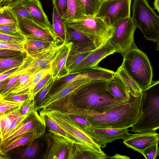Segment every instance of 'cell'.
Wrapping results in <instances>:
<instances>
[{
	"instance_id": "cell-34",
	"label": "cell",
	"mask_w": 159,
	"mask_h": 159,
	"mask_svg": "<svg viewBox=\"0 0 159 159\" xmlns=\"http://www.w3.org/2000/svg\"><path fill=\"white\" fill-rule=\"evenodd\" d=\"M52 25L58 38L62 42L65 41L66 39V31L64 20L55 7L53 6Z\"/></svg>"
},
{
	"instance_id": "cell-43",
	"label": "cell",
	"mask_w": 159,
	"mask_h": 159,
	"mask_svg": "<svg viewBox=\"0 0 159 159\" xmlns=\"http://www.w3.org/2000/svg\"><path fill=\"white\" fill-rule=\"evenodd\" d=\"M36 111L34 98L25 102L20 107V112L22 116H28Z\"/></svg>"
},
{
	"instance_id": "cell-25",
	"label": "cell",
	"mask_w": 159,
	"mask_h": 159,
	"mask_svg": "<svg viewBox=\"0 0 159 159\" xmlns=\"http://www.w3.org/2000/svg\"><path fill=\"white\" fill-rule=\"evenodd\" d=\"M42 146V141L39 138L28 145L16 148L10 152H13L14 158H36L40 154Z\"/></svg>"
},
{
	"instance_id": "cell-37",
	"label": "cell",
	"mask_w": 159,
	"mask_h": 159,
	"mask_svg": "<svg viewBox=\"0 0 159 159\" xmlns=\"http://www.w3.org/2000/svg\"><path fill=\"white\" fill-rule=\"evenodd\" d=\"M93 50L86 51L74 54L69 53L66 63V67L69 71Z\"/></svg>"
},
{
	"instance_id": "cell-22",
	"label": "cell",
	"mask_w": 159,
	"mask_h": 159,
	"mask_svg": "<svg viewBox=\"0 0 159 159\" xmlns=\"http://www.w3.org/2000/svg\"><path fill=\"white\" fill-rule=\"evenodd\" d=\"M102 151H98L89 146L73 143L70 150L68 159H109Z\"/></svg>"
},
{
	"instance_id": "cell-14",
	"label": "cell",
	"mask_w": 159,
	"mask_h": 159,
	"mask_svg": "<svg viewBox=\"0 0 159 159\" xmlns=\"http://www.w3.org/2000/svg\"><path fill=\"white\" fill-rule=\"evenodd\" d=\"M18 18L19 28L27 38L39 39L54 43L63 42L58 38L53 30L44 27L33 20Z\"/></svg>"
},
{
	"instance_id": "cell-3",
	"label": "cell",
	"mask_w": 159,
	"mask_h": 159,
	"mask_svg": "<svg viewBox=\"0 0 159 159\" xmlns=\"http://www.w3.org/2000/svg\"><path fill=\"white\" fill-rule=\"evenodd\" d=\"M141 97L143 113L129 131L135 133L156 131L159 129V80L152 81Z\"/></svg>"
},
{
	"instance_id": "cell-53",
	"label": "cell",
	"mask_w": 159,
	"mask_h": 159,
	"mask_svg": "<svg viewBox=\"0 0 159 159\" xmlns=\"http://www.w3.org/2000/svg\"><path fill=\"white\" fill-rule=\"evenodd\" d=\"M12 77H9L0 81V90L2 89L8 83Z\"/></svg>"
},
{
	"instance_id": "cell-4",
	"label": "cell",
	"mask_w": 159,
	"mask_h": 159,
	"mask_svg": "<svg viewBox=\"0 0 159 159\" xmlns=\"http://www.w3.org/2000/svg\"><path fill=\"white\" fill-rule=\"evenodd\" d=\"M125 70L142 91L152 82V68L147 55L136 46L123 57Z\"/></svg>"
},
{
	"instance_id": "cell-26",
	"label": "cell",
	"mask_w": 159,
	"mask_h": 159,
	"mask_svg": "<svg viewBox=\"0 0 159 159\" xmlns=\"http://www.w3.org/2000/svg\"><path fill=\"white\" fill-rule=\"evenodd\" d=\"M43 135L41 133L31 132L20 135L0 148V155H4L16 148L28 145Z\"/></svg>"
},
{
	"instance_id": "cell-6",
	"label": "cell",
	"mask_w": 159,
	"mask_h": 159,
	"mask_svg": "<svg viewBox=\"0 0 159 159\" xmlns=\"http://www.w3.org/2000/svg\"><path fill=\"white\" fill-rule=\"evenodd\" d=\"M64 21L87 36L93 42L96 48L107 43L112 38L114 33V28L100 17L88 16L75 21Z\"/></svg>"
},
{
	"instance_id": "cell-21",
	"label": "cell",
	"mask_w": 159,
	"mask_h": 159,
	"mask_svg": "<svg viewBox=\"0 0 159 159\" xmlns=\"http://www.w3.org/2000/svg\"><path fill=\"white\" fill-rule=\"evenodd\" d=\"M89 81L90 80L85 79L75 80L66 84L58 90L48 94L37 110L45 109L51 104L65 97L82 85Z\"/></svg>"
},
{
	"instance_id": "cell-5",
	"label": "cell",
	"mask_w": 159,
	"mask_h": 159,
	"mask_svg": "<svg viewBox=\"0 0 159 159\" xmlns=\"http://www.w3.org/2000/svg\"><path fill=\"white\" fill-rule=\"evenodd\" d=\"M132 19L146 39L159 42V16L149 6L148 0H134Z\"/></svg>"
},
{
	"instance_id": "cell-42",
	"label": "cell",
	"mask_w": 159,
	"mask_h": 159,
	"mask_svg": "<svg viewBox=\"0 0 159 159\" xmlns=\"http://www.w3.org/2000/svg\"><path fill=\"white\" fill-rule=\"evenodd\" d=\"M22 104V103L7 100L0 97V115L18 107Z\"/></svg>"
},
{
	"instance_id": "cell-33",
	"label": "cell",
	"mask_w": 159,
	"mask_h": 159,
	"mask_svg": "<svg viewBox=\"0 0 159 159\" xmlns=\"http://www.w3.org/2000/svg\"><path fill=\"white\" fill-rule=\"evenodd\" d=\"M0 25L19 27V20L14 11L7 5L0 7Z\"/></svg>"
},
{
	"instance_id": "cell-46",
	"label": "cell",
	"mask_w": 159,
	"mask_h": 159,
	"mask_svg": "<svg viewBox=\"0 0 159 159\" xmlns=\"http://www.w3.org/2000/svg\"><path fill=\"white\" fill-rule=\"evenodd\" d=\"M52 77L51 72L48 73L37 84L33 89L30 92L34 97V98L37 94L47 85Z\"/></svg>"
},
{
	"instance_id": "cell-28",
	"label": "cell",
	"mask_w": 159,
	"mask_h": 159,
	"mask_svg": "<svg viewBox=\"0 0 159 159\" xmlns=\"http://www.w3.org/2000/svg\"><path fill=\"white\" fill-rule=\"evenodd\" d=\"M39 114L44 121L46 127L48 128L49 131L56 133L72 143L83 144L67 132L53 120L45 111L40 110Z\"/></svg>"
},
{
	"instance_id": "cell-41",
	"label": "cell",
	"mask_w": 159,
	"mask_h": 159,
	"mask_svg": "<svg viewBox=\"0 0 159 159\" xmlns=\"http://www.w3.org/2000/svg\"><path fill=\"white\" fill-rule=\"evenodd\" d=\"M27 40V37L23 34L12 35L0 32V41L25 44Z\"/></svg>"
},
{
	"instance_id": "cell-47",
	"label": "cell",
	"mask_w": 159,
	"mask_h": 159,
	"mask_svg": "<svg viewBox=\"0 0 159 159\" xmlns=\"http://www.w3.org/2000/svg\"><path fill=\"white\" fill-rule=\"evenodd\" d=\"M32 75L27 74L21 75L11 91L5 96L9 94L13 93L22 87L27 82Z\"/></svg>"
},
{
	"instance_id": "cell-38",
	"label": "cell",
	"mask_w": 159,
	"mask_h": 159,
	"mask_svg": "<svg viewBox=\"0 0 159 159\" xmlns=\"http://www.w3.org/2000/svg\"><path fill=\"white\" fill-rule=\"evenodd\" d=\"M81 0L87 16L95 17L104 0Z\"/></svg>"
},
{
	"instance_id": "cell-8",
	"label": "cell",
	"mask_w": 159,
	"mask_h": 159,
	"mask_svg": "<svg viewBox=\"0 0 159 159\" xmlns=\"http://www.w3.org/2000/svg\"><path fill=\"white\" fill-rule=\"evenodd\" d=\"M113 27L114 33L110 41L116 52L120 53L124 57L136 46L134 37L137 27L131 16L121 20Z\"/></svg>"
},
{
	"instance_id": "cell-48",
	"label": "cell",
	"mask_w": 159,
	"mask_h": 159,
	"mask_svg": "<svg viewBox=\"0 0 159 159\" xmlns=\"http://www.w3.org/2000/svg\"><path fill=\"white\" fill-rule=\"evenodd\" d=\"M21 75L12 77L7 84L0 90V97H3L9 93Z\"/></svg>"
},
{
	"instance_id": "cell-36",
	"label": "cell",
	"mask_w": 159,
	"mask_h": 159,
	"mask_svg": "<svg viewBox=\"0 0 159 159\" xmlns=\"http://www.w3.org/2000/svg\"><path fill=\"white\" fill-rule=\"evenodd\" d=\"M52 111L65 116L77 126L84 130L88 128H90L91 126L90 122L84 117L68 112Z\"/></svg>"
},
{
	"instance_id": "cell-40",
	"label": "cell",
	"mask_w": 159,
	"mask_h": 159,
	"mask_svg": "<svg viewBox=\"0 0 159 159\" xmlns=\"http://www.w3.org/2000/svg\"><path fill=\"white\" fill-rule=\"evenodd\" d=\"M2 97L11 101L23 103L34 97L30 91H25L16 93L9 94Z\"/></svg>"
},
{
	"instance_id": "cell-13",
	"label": "cell",
	"mask_w": 159,
	"mask_h": 159,
	"mask_svg": "<svg viewBox=\"0 0 159 159\" xmlns=\"http://www.w3.org/2000/svg\"><path fill=\"white\" fill-rule=\"evenodd\" d=\"M46 125L44 121L36 111L28 116L19 126L7 137L0 141V148L2 147L16 137L30 132H35L44 134Z\"/></svg>"
},
{
	"instance_id": "cell-56",
	"label": "cell",
	"mask_w": 159,
	"mask_h": 159,
	"mask_svg": "<svg viewBox=\"0 0 159 159\" xmlns=\"http://www.w3.org/2000/svg\"><path fill=\"white\" fill-rule=\"evenodd\" d=\"M157 43V45L156 47V50H157L159 51V42H158Z\"/></svg>"
},
{
	"instance_id": "cell-52",
	"label": "cell",
	"mask_w": 159,
	"mask_h": 159,
	"mask_svg": "<svg viewBox=\"0 0 159 159\" xmlns=\"http://www.w3.org/2000/svg\"><path fill=\"white\" fill-rule=\"evenodd\" d=\"M130 158L127 156L116 154L112 156H110L109 159H129Z\"/></svg>"
},
{
	"instance_id": "cell-15",
	"label": "cell",
	"mask_w": 159,
	"mask_h": 159,
	"mask_svg": "<svg viewBox=\"0 0 159 159\" xmlns=\"http://www.w3.org/2000/svg\"><path fill=\"white\" fill-rule=\"evenodd\" d=\"M128 128L115 129L101 128L93 129L88 128L85 130L97 142L101 148H105L107 144L118 139H124L132 134L129 133Z\"/></svg>"
},
{
	"instance_id": "cell-17",
	"label": "cell",
	"mask_w": 159,
	"mask_h": 159,
	"mask_svg": "<svg viewBox=\"0 0 159 159\" xmlns=\"http://www.w3.org/2000/svg\"><path fill=\"white\" fill-rule=\"evenodd\" d=\"M64 22L66 31L65 41L73 43L69 54H74L96 49L93 42L87 36Z\"/></svg>"
},
{
	"instance_id": "cell-29",
	"label": "cell",
	"mask_w": 159,
	"mask_h": 159,
	"mask_svg": "<svg viewBox=\"0 0 159 159\" xmlns=\"http://www.w3.org/2000/svg\"><path fill=\"white\" fill-rule=\"evenodd\" d=\"M115 73L124 82L132 96L139 97L141 96L143 91L128 74L122 64Z\"/></svg>"
},
{
	"instance_id": "cell-24",
	"label": "cell",
	"mask_w": 159,
	"mask_h": 159,
	"mask_svg": "<svg viewBox=\"0 0 159 159\" xmlns=\"http://www.w3.org/2000/svg\"><path fill=\"white\" fill-rule=\"evenodd\" d=\"M107 89L116 99L122 102H127L132 97L124 82L116 73L114 77L107 81Z\"/></svg>"
},
{
	"instance_id": "cell-27",
	"label": "cell",
	"mask_w": 159,
	"mask_h": 159,
	"mask_svg": "<svg viewBox=\"0 0 159 159\" xmlns=\"http://www.w3.org/2000/svg\"><path fill=\"white\" fill-rule=\"evenodd\" d=\"M88 17L81 0H68L66 10L62 16L65 21L69 22L84 19Z\"/></svg>"
},
{
	"instance_id": "cell-51",
	"label": "cell",
	"mask_w": 159,
	"mask_h": 159,
	"mask_svg": "<svg viewBox=\"0 0 159 159\" xmlns=\"http://www.w3.org/2000/svg\"><path fill=\"white\" fill-rule=\"evenodd\" d=\"M21 52L7 49H0V57H8L18 56L25 53Z\"/></svg>"
},
{
	"instance_id": "cell-55",
	"label": "cell",
	"mask_w": 159,
	"mask_h": 159,
	"mask_svg": "<svg viewBox=\"0 0 159 159\" xmlns=\"http://www.w3.org/2000/svg\"><path fill=\"white\" fill-rule=\"evenodd\" d=\"M153 4L155 9L157 10L159 13V0H154Z\"/></svg>"
},
{
	"instance_id": "cell-39",
	"label": "cell",
	"mask_w": 159,
	"mask_h": 159,
	"mask_svg": "<svg viewBox=\"0 0 159 159\" xmlns=\"http://www.w3.org/2000/svg\"><path fill=\"white\" fill-rule=\"evenodd\" d=\"M54 81V80L52 77L47 85L42 89L34 97V103L36 110L37 111L40 105L42 102L48 94L53 85Z\"/></svg>"
},
{
	"instance_id": "cell-16",
	"label": "cell",
	"mask_w": 159,
	"mask_h": 159,
	"mask_svg": "<svg viewBox=\"0 0 159 159\" xmlns=\"http://www.w3.org/2000/svg\"><path fill=\"white\" fill-rule=\"evenodd\" d=\"M116 52L110 40L101 47L96 48L69 71V74L97 66L107 56Z\"/></svg>"
},
{
	"instance_id": "cell-11",
	"label": "cell",
	"mask_w": 159,
	"mask_h": 159,
	"mask_svg": "<svg viewBox=\"0 0 159 159\" xmlns=\"http://www.w3.org/2000/svg\"><path fill=\"white\" fill-rule=\"evenodd\" d=\"M45 135L46 148L42 156L45 159H68L73 143L53 132Z\"/></svg>"
},
{
	"instance_id": "cell-2",
	"label": "cell",
	"mask_w": 159,
	"mask_h": 159,
	"mask_svg": "<svg viewBox=\"0 0 159 159\" xmlns=\"http://www.w3.org/2000/svg\"><path fill=\"white\" fill-rule=\"evenodd\" d=\"M141 96H132L127 102L116 106L103 113L76 114L86 118L91 128L124 129L132 127L143 113Z\"/></svg>"
},
{
	"instance_id": "cell-45",
	"label": "cell",
	"mask_w": 159,
	"mask_h": 159,
	"mask_svg": "<svg viewBox=\"0 0 159 159\" xmlns=\"http://www.w3.org/2000/svg\"><path fill=\"white\" fill-rule=\"evenodd\" d=\"M158 143H154L145 149L142 154L146 159H155L159 156Z\"/></svg>"
},
{
	"instance_id": "cell-50",
	"label": "cell",
	"mask_w": 159,
	"mask_h": 159,
	"mask_svg": "<svg viewBox=\"0 0 159 159\" xmlns=\"http://www.w3.org/2000/svg\"><path fill=\"white\" fill-rule=\"evenodd\" d=\"M52 2L53 6L55 7L62 17L66 10L68 0H52Z\"/></svg>"
},
{
	"instance_id": "cell-9",
	"label": "cell",
	"mask_w": 159,
	"mask_h": 159,
	"mask_svg": "<svg viewBox=\"0 0 159 159\" xmlns=\"http://www.w3.org/2000/svg\"><path fill=\"white\" fill-rule=\"evenodd\" d=\"M131 0H104L95 16L103 19L112 27L130 17Z\"/></svg>"
},
{
	"instance_id": "cell-18",
	"label": "cell",
	"mask_w": 159,
	"mask_h": 159,
	"mask_svg": "<svg viewBox=\"0 0 159 159\" xmlns=\"http://www.w3.org/2000/svg\"><path fill=\"white\" fill-rule=\"evenodd\" d=\"M72 44V42L65 41L61 44L57 51L51 68V73L55 81L69 75L66 63Z\"/></svg>"
},
{
	"instance_id": "cell-32",
	"label": "cell",
	"mask_w": 159,
	"mask_h": 159,
	"mask_svg": "<svg viewBox=\"0 0 159 159\" xmlns=\"http://www.w3.org/2000/svg\"><path fill=\"white\" fill-rule=\"evenodd\" d=\"M51 68L44 69L32 75L25 84L16 91L14 93L31 91L41 80L48 74L51 72Z\"/></svg>"
},
{
	"instance_id": "cell-31",
	"label": "cell",
	"mask_w": 159,
	"mask_h": 159,
	"mask_svg": "<svg viewBox=\"0 0 159 159\" xmlns=\"http://www.w3.org/2000/svg\"><path fill=\"white\" fill-rule=\"evenodd\" d=\"M26 53L11 57H0V74L19 67L22 64L26 56H24V55Z\"/></svg>"
},
{
	"instance_id": "cell-54",
	"label": "cell",
	"mask_w": 159,
	"mask_h": 159,
	"mask_svg": "<svg viewBox=\"0 0 159 159\" xmlns=\"http://www.w3.org/2000/svg\"><path fill=\"white\" fill-rule=\"evenodd\" d=\"M14 0H0V7L10 3Z\"/></svg>"
},
{
	"instance_id": "cell-12",
	"label": "cell",
	"mask_w": 159,
	"mask_h": 159,
	"mask_svg": "<svg viewBox=\"0 0 159 159\" xmlns=\"http://www.w3.org/2000/svg\"><path fill=\"white\" fill-rule=\"evenodd\" d=\"M113 71L98 66L79 71L55 80L58 83L55 85V88L58 89L66 84L73 81L85 79L89 80H109L115 75Z\"/></svg>"
},
{
	"instance_id": "cell-1",
	"label": "cell",
	"mask_w": 159,
	"mask_h": 159,
	"mask_svg": "<svg viewBox=\"0 0 159 159\" xmlns=\"http://www.w3.org/2000/svg\"><path fill=\"white\" fill-rule=\"evenodd\" d=\"M108 81H90L44 110L75 114L103 113L126 102L116 100L108 92Z\"/></svg>"
},
{
	"instance_id": "cell-30",
	"label": "cell",
	"mask_w": 159,
	"mask_h": 159,
	"mask_svg": "<svg viewBox=\"0 0 159 159\" xmlns=\"http://www.w3.org/2000/svg\"><path fill=\"white\" fill-rule=\"evenodd\" d=\"M54 43L39 39L27 38L25 43V47L27 54H34L48 48L55 44Z\"/></svg>"
},
{
	"instance_id": "cell-20",
	"label": "cell",
	"mask_w": 159,
	"mask_h": 159,
	"mask_svg": "<svg viewBox=\"0 0 159 159\" xmlns=\"http://www.w3.org/2000/svg\"><path fill=\"white\" fill-rule=\"evenodd\" d=\"M20 107L0 115V141L12 132L28 116L21 114Z\"/></svg>"
},
{
	"instance_id": "cell-49",
	"label": "cell",
	"mask_w": 159,
	"mask_h": 159,
	"mask_svg": "<svg viewBox=\"0 0 159 159\" xmlns=\"http://www.w3.org/2000/svg\"><path fill=\"white\" fill-rule=\"evenodd\" d=\"M0 32L12 35L22 34L17 26L2 25H0Z\"/></svg>"
},
{
	"instance_id": "cell-7",
	"label": "cell",
	"mask_w": 159,
	"mask_h": 159,
	"mask_svg": "<svg viewBox=\"0 0 159 159\" xmlns=\"http://www.w3.org/2000/svg\"><path fill=\"white\" fill-rule=\"evenodd\" d=\"M63 42L57 43L38 53H26L22 65L12 74L14 76L23 74L32 75L46 68H51L57 51Z\"/></svg>"
},
{
	"instance_id": "cell-10",
	"label": "cell",
	"mask_w": 159,
	"mask_h": 159,
	"mask_svg": "<svg viewBox=\"0 0 159 159\" xmlns=\"http://www.w3.org/2000/svg\"><path fill=\"white\" fill-rule=\"evenodd\" d=\"M47 113L67 132L83 144L87 145L95 150L101 151L100 146L89 134L77 126L63 115L51 110H42Z\"/></svg>"
},
{
	"instance_id": "cell-19",
	"label": "cell",
	"mask_w": 159,
	"mask_h": 159,
	"mask_svg": "<svg viewBox=\"0 0 159 159\" xmlns=\"http://www.w3.org/2000/svg\"><path fill=\"white\" fill-rule=\"evenodd\" d=\"M123 140L127 148L141 154L146 148L159 143V134L156 131L135 133Z\"/></svg>"
},
{
	"instance_id": "cell-23",
	"label": "cell",
	"mask_w": 159,
	"mask_h": 159,
	"mask_svg": "<svg viewBox=\"0 0 159 159\" xmlns=\"http://www.w3.org/2000/svg\"><path fill=\"white\" fill-rule=\"evenodd\" d=\"M22 1L34 21L44 27L53 30L39 0Z\"/></svg>"
},
{
	"instance_id": "cell-44",
	"label": "cell",
	"mask_w": 159,
	"mask_h": 159,
	"mask_svg": "<svg viewBox=\"0 0 159 159\" xmlns=\"http://www.w3.org/2000/svg\"><path fill=\"white\" fill-rule=\"evenodd\" d=\"M0 49H10L20 51L24 53H26L25 44L23 43L0 41Z\"/></svg>"
},
{
	"instance_id": "cell-35",
	"label": "cell",
	"mask_w": 159,
	"mask_h": 159,
	"mask_svg": "<svg viewBox=\"0 0 159 159\" xmlns=\"http://www.w3.org/2000/svg\"><path fill=\"white\" fill-rule=\"evenodd\" d=\"M5 5L14 11L18 18L33 20L22 0H14Z\"/></svg>"
}]
</instances>
